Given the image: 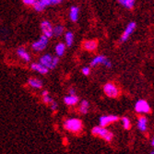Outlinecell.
<instances>
[{"mask_svg": "<svg viewBox=\"0 0 154 154\" xmlns=\"http://www.w3.org/2000/svg\"><path fill=\"white\" fill-rule=\"evenodd\" d=\"M135 110L137 112V113H149V112H150V107H149V103L146 101L140 100V101H137L136 103Z\"/></svg>", "mask_w": 154, "mask_h": 154, "instance_id": "8992f818", "label": "cell"}, {"mask_svg": "<svg viewBox=\"0 0 154 154\" xmlns=\"http://www.w3.org/2000/svg\"><path fill=\"white\" fill-rule=\"evenodd\" d=\"M90 72H91V70H90V68H89V67L85 66V67H83V68H82V74H84L85 76H88V75L90 74Z\"/></svg>", "mask_w": 154, "mask_h": 154, "instance_id": "484cf974", "label": "cell"}, {"mask_svg": "<svg viewBox=\"0 0 154 154\" xmlns=\"http://www.w3.org/2000/svg\"><path fill=\"white\" fill-rule=\"evenodd\" d=\"M23 3L26 5H33L37 0H22Z\"/></svg>", "mask_w": 154, "mask_h": 154, "instance_id": "4316f807", "label": "cell"}, {"mask_svg": "<svg viewBox=\"0 0 154 154\" xmlns=\"http://www.w3.org/2000/svg\"><path fill=\"white\" fill-rule=\"evenodd\" d=\"M103 65H104L106 67H111V66H112V63H111V61H109L108 59L105 60V62L103 63Z\"/></svg>", "mask_w": 154, "mask_h": 154, "instance_id": "f1b7e54d", "label": "cell"}, {"mask_svg": "<svg viewBox=\"0 0 154 154\" xmlns=\"http://www.w3.org/2000/svg\"><path fill=\"white\" fill-rule=\"evenodd\" d=\"M89 110V103L85 100H83L81 102L80 107H79V112L81 114H87Z\"/></svg>", "mask_w": 154, "mask_h": 154, "instance_id": "ffe728a7", "label": "cell"}, {"mask_svg": "<svg viewBox=\"0 0 154 154\" xmlns=\"http://www.w3.org/2000/svg\"><path fill=\"white\" fill-rule=\"evenodd\" d=\"M17 54L20 55V57L22 58L25 62H29L31 60V57L30 54L26 52V50L24 48H19L17 50Z\"/></svg>", "mask_w": 154, "mask_h": 154, "instance_id": "4fadbf2b", "label": "cell"}, {"mask_svg": "<svg viewBox=\"0 0 154 154\" xmlns=\"http://www.w3.org/2000/svg\"><path fill=\"white\" fill-rule=\"evenodd\" d=\"M118 120V117L116 116H103L100 118V125L101 127H107L108 125L116 122Z\"/></svg>", "mask_w": 154, "mask_h": 154, "instance_id": "ba28073f", "label": "cell"}, {"mask_svg": "<svg viewBox=\"0 0 154 154\" xmlns=\"http://www.w3.org/2000/svg\"><path fill=\"white\" fill-rule=\"evenodd\" d=\"M57 104L55 103L54 102H52L51 103V109H52V111H55V110H57Z\"/></svg>", "mask_w": 154, "mask_h": 154, "instance_id": "83f0119b", "label": "cell"}, {"mask_svg": "<svg viewBox=\"0 0 154 154\" xmlns=\"http://www.w3.org/2000/svg\"><path fill=\"white\" fill-rule=\"evenodd\" d=\"M66 38V43L67 46H71L73 42H74V34L71 32H67L65 35Z\"/></svg>", "mask_w": 154, "mask_h": 154, "instance_id": "d6986e66", "label": "cell"}, {"mask_svg": "<svg viewBox=\"0 0 154 154\" xmlns=\"http://www.w3.org/2000/svg\"><path fill=\"white\" fill-rule=\"evenodd\" d=\"M63 32H64V28H63L62 26H60V25H59V26H57V27L54 28V29H53V35L58 37L59 35L62 34Z\"/></svg>", "mask_w": 154, "mask_h": 154, "instance_id": "603a6c76", "label": "cell"}, {"mask_svg": "<svg viewBox=\"0 0 154 154\" xmlns=\"http://www.w3.org/2000/svg\"><path fill=\"white\" fill-rule=\"evenodd\" d=\"M137 128L140 131H145L147 129V119L144 116H140L137 121Z\"/></svg>", "mask_w": 154, "mask_h": 154, "instance_id": "5bb4252c", "label": "cell"}, {"mask_svg": "<svg viewBox=\"0 0 154 154\" xmlns=\"http://www.w3.org/2000/svg\"><path fill=\"white\" fill-rule=\"evenodd\" d=\"M152 153H153V154H154V150H153V151H152Z\"/></svg>", "mask_w": 154, "mask_h": 154, "instance_id": "d6a6232c", "label": "cell"}, {"mask_svg": "<svg viewBox=\"0 0 154 154\" xmlns=\"http://www.w3.org/2000/svg\"><path fill=\"white\" fill-rule=\"evenodd\" d=\"M151 144H152V146L154 147V138L152 139V143H151Z\"/></svg>", "mask_w": 154, "mask_h": 154, "instance_id": "1f68e13d", "label": "cell"}, {"mask_svg": "<svg viewBox=\"0 0 154 154\" xmlns=\"http://www.w3.org/2000/svg\"><path fill=\"white\" fill-rule=\"evenodd\" d=\"M70 19L72 21H77L78 20V18H79V8L77 7H72L71 9H70Z\"/></svg>", "mask_w": 154, "mask_h": 154, "instance_id": "ac0fdd59", "label": "cell"}, {"mask_svg": "<svg viewBox=\"0 0 154 154\" xmlns=\"http://www.w3.org/2000/svg\"><path fill=\"white\" fill-rule=\"evenodd\" d=\"M58 57H52L50 54H45L40 58V63L45 66L47 68H54L58 64Z\"/></svg>", "mask_w": 154, "mask_h": 154, "instance_id": "3957f363", "label": "cell"}, {"mask_svg": "<svg viewBox=\"0 0 154 154\" xmlns=\"http://www.w3.org/2000/svg\"><path fill=\"white\" fill-rule=\"evenodd\" d=\"M98 43L95 40H91V41H85L83 43V48L87 51H94L97 48Z\"/></svg>", "mask_w": 154, "mask_h": 154, "instance_id": "30bf717a", "label": "cell"}, {"mask_svg": "<svg viewBox=\"0 0 154 154\" xmlns=\"http://www.w3.org/2000/svg\"><path fill=\"white\" fill-rule=\"evenodd\" d=\"M103 91L108 97H111V98H116L120 93L119 89L115 85L113 82L106 83L103 87Z\"/></svg>", "mask_w": 154, "mask_h": 154, "instance_id": "277c9868", "label": "cell"}, {"mask_svg": "<svg viewBox=\"0 0 154 154\" xmlns=\"http://www.w3.org/2000/svg\"><path fill=\"white\" fill-rule=\"evenodd\" d=\"M38 3L40 4L42 8L45 9V8H46L52 4H55V0H39Z\"/></svg>", "mask_w": 154, "mask_h": 154, "instance_id": "44dd1931", "label": "cell"}, {"mask_svg": "<svg viewBox=\"0 0 154 154\" xmlns=\"http://www.w3.org/2000/svg\"><path fill=\"white\" fill-rule=\"evenodd\" d=\"M64 127L68 131L77 133L82 129V122L78 118H70L65 121Z\"/></svg>", "mask_w": 154, "mask_h": 154, "instance_id": "6da1fadb", "label": "cell"}, {"mask_svg": "<svg viewBox=\"0 0 154 154\" xmlns=\"http://www.w3.org/2000/svg\"><path fill=\"white\" fill-rule=\"evenodd\" d=\"M48 44V37H46L45 34L43 36H41L40 40L35 42L32 44V48L35 51H43Z\"/></svg>", "mask_w": 154, "mask_h": 154, "instance_id": "5b68a950", "label": "cell"}, {"mask_svg": "<svg viewBox=\"0 0 154 154\" xmlns=\"http://www.w3.org/2000/svg\"><path fill=\"white\" fill-rule=\"evenodd\" d=\"M117 1L122 6H124L125 8H127L128 9L133 8H134V5H135V0H117Z\"/></svg>", "mask_w": 154, "mask_h": 154, "instance_id": "e0dca14e", "label": "cell"}, {"mask_svg": "<svg viewBox=\"0 0 154 154\" xmlns=\"http://www.w3.org/2000/svg\"><path fill=\"white\" fill-rule=\"evenodd\" d=\"M122 123H123V127L125 129H129L130 127H131V124H130V121L128 117H123L122 118Z\"/></svg>", "mask_w": 154, "mask_h": 154, "instance_id": "cb8c5ba5", "label": "cell"}, {"mask_svg": "<svg viewBox=\"0 0 154 154\" xmlns=\"http://www.w3.org/2000/svg\"><path fill=\"white\" fill-rule=\"evenodd\" d=\"M63 0H55V4H57V3H60V2H62Z\"/></svg>", "mask_w": 154, "mask_h": 154, "instance_id": "4dcf8cb0", "label": "cell"}, {"mask_svg": "<svg viewBox=\"0 0 154 154\" xmlns=\"http://www.w3.org/2000/svg\"><path fill=\"white\" fill-rule=\"evenodd\" d=\"M41 29H42V31H43L44 34L46 37H48V38L52 37V35H53V27H52V25H51V23L49 21L45 20V21L42 22V24H41Z\"/></svg>", "mask_w": 154, "mask_h": 154, "instance_id": "9c48e42d", "label": "cell"}, {"mask_svg": "<svg viewBox=\"0 0 154 154\" xmlns=\"http://www.w3.org/2000/svg\"><path fill=\"white\" fill-rule=\"evenodd\" d=\"M32 68L33 69L34 71H37V72H39L41 74H47V72H48V68L45 66H44L43 64H41V63L40 64H36V63L32 64Z\"/></svg>", "mask_w": 154, "mask_h": 154, "instance_id": "8fae6325", "label": "cell"}, {"mask_svg": "<svg viewBox=\"0 0 154 154\" xmlns=\"http://www.w3.org/2000/svg\"><path fill=\"white\" fill-rule=\"evenodd\" d=\"M92 134L94 136H97V137H100L102 138H103L104 140L110 142L112 139H113V134H112L110 131H108L105 128L103 127H95L93 128L92 129Z\"/></svg>", "mask_w": 154, "mask_h": 154, "instance_id": "7a4b0ae2", "label": "cell"}, {"mask_svg": "<svg viewBox=\"0 0 154 154\" xmlns=\"http://www.w3.org/2000/svg\"><path fill=\"white\" fill-rule=\"evenodd\" d=\"M69 94H75V89H70V91H69Z\"/></svg>", "mask_w": 154, "mask_h": 154, "instance_id": "f546056e", "label": "cell"}, {"mask_svg": "<svg viewBox=\"0 0 154 154\" xmlns=\"http://www.w3.org/2000/svg\"><path fill=\"white\" fill-rule=\"evenodd\" d=\"M28 82H29L30 86L34 89H41L42 86H43V83H42V81L39 80L38 79H30L28 80Z\"/></svg>", "mask_w": 154, "mask_h": 154, "instance_id": "9a60e30c", "label": "cell"}, {"mask_svg": "<svg viewBox=\"0 0 154 154\" xmlns=\"http://www.w3.org/2000/svg\"><path fill=\"white\" fill-rule=\"evenodd\" d=\"M43 100L45 103H51L53 102L52 98L48 95V94H45V95H43Z\"/></svg>", "mask_w": 154, "mask_h": 154, "instance_id": "d4e9b609", "label": "cell"}, {"mask_svg": "<svg viewBox=\"0 0 154 154\" xmlns=\"http://www.w3.org/2000/svg\"><path fill=\"white\" fill-rule=\"evenodd\" d=\"M106 59L107 58L105 57H103V55H98V57H96L94 59H92V61L91 62V66H95L99 65V64H103Z\"/></svg>", "mask_w": 154, "mask_h": 154, "instance_id": "2e32d148", "label": "cell"}, {"mask_svg": "<svg viewBox=\"0 0 154 154\" xmlns=\"http://www.w3.org/2000/svg\"><path fill=\"white\" fill-rule=\"evenodd\" d=\"M65 103H66L67 105H75L78 103L79 102V98L78 96H76L75 94H69L68 96H66L64 99Z\"/></svg>", "mask_w": 154, "mask_h": 154, "instance_id": "7c38bea8", "label": "cell"}, {"mask_svg": "<svg viewBox=\"0 0 154 154\" xmlns=\"http://www.w3.org/2000/svg\"><path fill=\"white\" fill-rule=\"evenodd\" d=\"M65 45L64 44H58L57 46H55V53H57V55H59V57H61V55H63L64 52H65Z\"/></svg>", "mask_w": 154, "mask_h": 154, "instance_id": "7402d4cb", "label": "cell"}, {"mask_svg": "<svg viewBox=\"0 0 154 154\" xmlns=\"http://www.w3.org/2000/svg\"><path fill=\"white\" fill-rule=\"evenodd\" d=\"M135 29H136V23H135V22H130V23L127 26V28H125V32H123V34H122V36H121L120 41L122 42V43H124V42H125V41H127V40L129 38V36L133 33V32L135 31Z\"/></svg>", "mask_w": 154, "mask_h": 154, "instance_id": "52a82bcc", "label": "cell"}]
</instances>
